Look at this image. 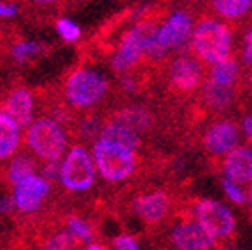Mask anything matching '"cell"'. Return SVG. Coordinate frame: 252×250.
Returning a JSON list of instances; mask_svg holds the SVG:
<instances>
[{"label": "cell", "mask_w": 252, "mask_h": 250, "mask_svg": "<svg viewBox=\"0 0 252 250\" xmlns=\"http://www.w3.org/2000/svg\"><path fill=\"white\" fill-rule=\"evenodd\" d=\"M233 33L226 23L214 18H201L191 35V53L201 63L214 65L220 60L231 56Z\"/></svg>", "instance_id": "cell-1"}, {"label": "cell", "mask_w": 252, "mask_h": 250, "mask_svg": "<svg viewBox=\"0 0 252 250\" xmlns=\"http://www.w3.org/2000/svg\"><path fill=\"white\" fill-rule=\"evenodd\" d=\"M159 25L153 16L138 21L133 28L126 31L119 42L114 56H112V68L118 74H130L135 66L147 56L149 47L158 37Z\"/></svg>", "instance_id": "cell-2"}, {"label": "cell", "mask_w": 252, "mask_h": 250, "mask_svg": "<svg viewBox=\"0 0 252 250\" xmlns=\"http://www.w3.org/2000/svg\"><path fill=\"white\" fill-rule=\"evenodd\" d=\"M109 79L93 68H75L63 82L65 100L75 109H90L98 105L109 93Z\"/></svg>", "instance_id": "cell-3"}, {"label": "cell", "mask_w": 252, "mask_h": 250, "mask_svg": "<svg viewBox=\"0 0 252 250\" xmlns=\"http://www.w3.org/2000/svg\"><path fill=\"white\" fill-rule=\"evenodd\" d=\"M93 159L100 175L107 182H123L130 179L138 166L137 151L105 138H98L93 144Z\"/></svg>", "instance_id": "cell-4"}, {"label": "cell", "mask_w": 252, "mask_h": 250, "mask_svg": "<svg viewBox=\"0 0 252 250\" xmlns=\"http://www.w3.org/2000/svg\"><path fill=\"white\" fill-rule=\"evenodd\" d=\"M27 144L32 153L40 159L60 161L67 151V133L58 119L39 118L28 126Z\"/></svg>", "instance_id": "cell-5"}, {"label": "cell", "mask_w": 252, "mask_h": 250, "mask_svg": "<svg viewBox=\"0 0 252 250\" xmlns=\"http://www.w3.org/2000/svg\"><path fill=\"white\" fill-rule=\"evenodd\" d=\"M96 179V164L93 154L88 153L83 145L74 147L65 154L60 168V180L63 188L72 192H84L94 184Z\"/></svg>", "instance_id": "cell-6"}, {"label": "cell", "mask_w": 252, "mask_h": 250, "mask_svg": "<svg viewBox=\"0 0 252 250\" xmlns=\"http://www.w3.org/2000/svg\"><path fill=\"white\" fill-rule=\"evenodd\" d=\"M193 214L196 220L212 233L217 240L229 238L235 233V215L226 205L216 199H198L193 207Z\"/></svg>", "instance_id": "cell-7"}, {"label": "cell", "mask_w": 252, "mask_h": 250, "mask_svg": "<svg viewBox=\"0 0 252 250\" xmlns=\"http://www.w3.org/2000/svg\"><path fill=\"white\" fill-rule=\"evenodd\" d=\"M201 79H203V68L201 62L194 55H181L170 65L168 82L172 91L177 94L193 93L201 84Z\"/></svg>", "instance_id": "cell-8"}, {"label": "cell", "mask_w": 252, "mask_h": 250, "mask_svg": "<svg viewBox=\"0 0 252 250\" xmlns=\"http://www.w3.org/2000/svg\"><path fill=\"white\" fill-rule=\"evenodd\" d=\"M216 236L205 229L198 220H181L170 233V242L177 250H212Z\"/></svg>", "instance_id": "cell-9"}, {"label": "cell", "mask_w": 252, "mask_h": 250, "mask_svg": "<svg viewBox=\"0 0 252 250\" xmlns=\"http://www.w3.org/2000/svg\"><path fill=\"white\" fill-rule=\"evenodd\" d=\"M51 191L49 180L46 177L40 175H32L28 179H25L23 182H20L18 186H14V205L16 208L23 214H32L40 208V205L44 203V199L47 198Z\"/></svg>", "instance_id": "cell-10"}, {"label": "cell", "mask_w": 252, "mask_h": 250, "mask_svg": "<svg viewBox=\"0 0 252 250\" xmlns=\"http://www.w3.org/2000/svg\"><path fill=\"white\" fill-rule=\"evenodd\" d=\"M193 35V20L189 12L175 11L168 20L158 30V42L165 47L166 51L175 47L186 46Z\"/></svg>", "instance_id": "cell-11"}, {"label": "cell", "mask_w": 252, "mask_h": 250, "mask_svg": "<svg viewBox=\"0 0 252 250\" xmlns=\"http://www.w3.org/2000/svg\"><path fill=\"white\" fill-rule=\"evenodd\" d=\"M135 214L146 224H159L172 208V198L163 189L144 192L133 201Z\"/></svg>", "instance_id": "cell-12"}, {"label": "cell", "mask_w": 252, "mask_h": 250, "mask_svg": "<svg viewBox=\"0 0 252 250\" xmlns=\"http://www.w3.org/2000/svg\"><path fill=\"white\" fill-rule=\"evenodd\" d=\"M240 140L238 126L233 121H217L207 129L203 138L205 149L214 156L228 154Z\"/></svg>", "instance_id": "cell-13"}, {"label": "cell", "mask_w": 252, "mask_h": 250, "mask_svg": "<svg viewBox=\"0 0 252 250\" xmlns=\"http://www.w3.org/2000/svg\"><path fill=\"white\" fill-rule=\"evenodd\" d=\"M222 170L226 179L233 180L236 184L252 182V149L235 147L228 154H224Z\"/></svg>", "instance_id": "cell-14"}, {"label": "cell", "mask_w": 252, "mask_h": 250, "mask_svg": "<svg viewBox=\"0 0 252 250\" xmlns=\"http://www.w3.org/2000/svg\"><path fill=\"white\" fill-rule=\"evenodd\" d=\"M7 112L21 128H28L33 121V94L28 88H16L7 94L4 102Z\"/></svg>", "instance_id": "cell-15"}, {"label": "cell", "mask_w": 252, "mask_h": 250, "mask_svg": "<svg viewBox=\"0 0 252 250\" xmlns=\"http://www.w3.org/2000/svg\"><path fill=\"white\" fill-rule=\"evenodd\" d=\"M21 142V126L9 116L0 110V159H7L16 154Z\"/></svg>", "instance_id": "cell-16"}, {"label": "cell", "mask_w": 252, "mask_h": 250, "mask_svg": "<svg viewBox=\"0 0 252 250\" xmlns=\"http://www.w3.org/2000/svg\"><path fill=\"white\" fill-rule=\"evenodd\" d=\"M110 121L121 123V125L128 126L133 131L137 133H144L149 131L153 128V114L146 109V107H138V105H131L126 107V109L116 112Z\"/></svg>", "instance_id": "cell-17"}, {"label": "cell", "mask_w": 252, "mask_h": 250, "mask_svg": "<svg viewBox=\"0 0 252 250\" xmlns=\"http://www.w3.org/2000/svg\"><path fill=\"white\" fill-rule=\"evenodd\" d=\"M100 138L121 144L128 149H133V151H138V147H140V135H138L137 131H133V129L128 128V126L121 125V123L110 121V119L102 126Z\"/></svg>", "instance_id": "cell-18"}, {"label": "cell", "mask_w": 252, "mask_h": 250, "mask_svg": "<svg viewBox=\"0 0 252 250\" xmlns=\"http://www.w3.org/2000/svg\"><path fill=\"white\" fill-rule=\"evenodd\" d=\"M233 96H235L233 86H222V84H217V82L207 79L203 88V98L212 109H226L233 102Z\"/></svg>", "instance_id": "cell-19"}, {"label": "cell", "mask_w": 252, "mask_h": 250, "mask_svg": "<svg viewBox=\"0 0 252 250\" xmlns=\"http://www.w3.org/2000/svg\"><path fill=\"white\" fill-rule=\"evenodd\" d=\"M210 7L224 20H240L252 7V0H210Z\"/></svg>", "instance_id": "cell-20"}, {"label": "cell", "mask_w": 252, "mask_h": 250, "mask_svg": "<svg viewBox=\"0 0 252 250\" xmlns=\"http://www.w3.org/2000/svg\"><path fill=\"white\" fill-rule=\"evenodd\" d=\"M238 63L233 56H228V58L220 60V62L214 63L212 68H210V75L209 79L217 84H222V86H233L238 77Z\"/></svg>", "instance_id": "cell-21"}, {"label": "cell", "mask_w": 252, "mask_h": 250, "mask_svg": "<svg viewBox=\"0 0 252 250\" xmlns=\"http://www.w3.org/2000/svg\"><path fill=\"white\" fill-rule=\"evenodd\" d=\"M37 164L30 156H16L7 166V182L12 186H18L28 177L35 175Z\"/></svg>", "instance_id": "cell-22"}, {"label": "cell", "mask_w": 252, "mask_h": 250, "mask_svg": "<svg viewBox=\"0 0 252 250\" xmlns=\"http://www.w3.org/2000/svg\"><path fill=\"white\" fill-rule=\"evenodd\" d=\"M77 243L68 229H58L40 238V250H77Z\"/></svg>", "instance_id": "cell-23"}, {"label": "cell", "mask_w": 252, "mask_h": 250, "mask_svg": "<svg viewBox=\"0 0 252 250\" xmlns=\"http://www.w3.org/2000/svg\"><path fill=\"white\" fill-rule=\"evenodd\" d=\"M67 229L70 231L72 236H74L77 242H91V238H93V229H91V226L86 220L81 219V217L70 215L67 219Z\"/></svg>", "instance_id": "cell-24"}, {"label": "cell", "mask_w": 252, "mask_h": 250, "mask_svg": "<svg viewBox=\"0 0 252 250\" xmlns=\"http://www.w3.org/2000/svg\"><path fill=\"white\" fill-rule=\"evenodd\" d=\"M12 53V58L18 60V62H27L28 58L32 56H35L40 53V46L37 42H32V40H20V42H16L11 49Z\"/></svg>", "instance_id": "cell-25"}, {"label": "cell", "mask_w": 252, "mask_h": 250, "mask_svg": "<svg viewBox=\"0 0 252 250\" xmlns=\"http://www.w3.org/2000/svg\"><path fill=\"white\" fill-rule=\"evenodd\" d=\"M56 31L65 42H75L81 37V28L74 21L67 20V18H62V20L56 21Z\"/></svg>", "instance_id": "cell-26"}, {"label": "cell", "mask_w": 252, "mask_h": 250, "mask_svg": "<svg viewBox=\"0 0 252 250\" xmlns=\"http://www.w3.org/2000/svg\"><path fill=\"white\" fill-rule=\"evenodd\" d=\"M222 188H224V192L228 194V198L231 199L233 203L244 205L245 201H247V196H245V192L242 191V189L238 188V184H236V182H233V180L224 179V180H222Z\"/></svg>", "instance_id": "cell-27"}, {"label": "cell", "mask_w": 252, "mask_h": 250, "mask_svg": "<svg viewBox=\"0 0 252 250\" xmlns=\"http://www.w3.org/2000/svg\"><path fill=\"white\" fill-rule=\"evenodd\" d=\"M114 249L116 250H140L138 243L135 242L133 236L130 235H119L114 240Z\"/></svg>", "instance_id": "cell-28"}, {"label": "cell", "mask_w": 252, "mask_h": 250, "mask_svg": "<svg viewBox=\"0 0 252 250\" xmlns=\"http://www.w3.org/2000/svg\"><path fill=\"white\" fill-rule=\"evenodd\" d=\"M244 62L245 65H252V27L245 33L244 40Z\"/></svg>", "instance_id": "cell-29"}, {"label": "cell", "mask_w": 252, "mask_h": 250, "mask_svg": "<svg viewBox=\"0 0 252 250\" xmlns=\"http://www.w3.org/2000/svg\"><path fill=\"white\" fill-rule=\"evenodd\" d=\"M16 14H18V5L12 2L0 0V18H12Z\"/></svg>", "instance_id": "cell-30"}, {"label": "cell", "mask_w": 252, "mask_h": 250, "mask_svg": "<svg viewBox=\"0 0 252 250\" xmlns=\"http://www.w3.org/2000/svg\"><path fill=\"white\" fill-rule=\"evenodd\" d=\"M14 207H16L14 198H11V196H4V198H0V212H2V214H7V212H11Z\"/></svg>", "instance_id": "cell-31"}, {"label": "cell", "mask_w": 252, "mask_h": 250, "mask_svg": "<svg viewBox=\"0 0 252 250\" xmlns=\"http://www.w3.org/2000/svg\"><path fill=\"white\" fill-rule=\"evenodd\" d=\"M242 128H244L245 135H247L249 138H252V114L244 119V125H242Z\"/></svg>", "instance_id": "cell-32"}, {"label": "cell", "mask_w": 252, "mask_h": 250, "mask_svg": "<svg viewBox=\"0 0 252 250\" xmlns=\"http://www.w3.org/2000/svg\"><path fill=\"white\" fill-rule=\"evenodd\" d=\"M30 2H33L39 7H49V5H56L60 0H30Z\"/></svg>", "instance_id": "cell-33"}, {"label": "cell", "mask_w": 252, "mask_h": 250, "mask_svg": "<svg viewBox=\"0 0 252 250\" xmlns=\"http://www.w3.org/2000/svg\"><path fill=\"white\" fill-rule=\"evenodd\" d=\"M86 250H105L102 245H98V243H90V245L86 247Z\"/></svg>", "instance_id": "cell-34"}, {"label": "cell", "mask_w": 252, "mask_h": 250, "mask_svg": "<svg viewBox=\"0 0 252 250\" xmlns=\"http://www.w3.org/2000/svg\"><path fill=\"white\" fill-rule=\"evenodd\" d=\"M249 196H251V201H252V184H251V189H249Z\"/></svg>", "instance_id": "cell-35"}, {"label": "cell", "mask_w": 252, "mask_h": 250, "mask_svg": "<svg viewBox=\"0 0 252 250\" xmlns=\"http://www.w3.org/2000/svg\"><path fill=\"white\" fill-rule=\"evenodd\" d=\"M251 84H252V74H251Z\"/></svg>", "instance_id": "cell-36"}, {"label": "cell", "mask_w": 252, "mask_h": 250, "mask_svg": "<svg viewBox=\"0 0 252 250\" xmlns=\"http://www.w3.org/2000/svg\"><path fill=\"white\" fill-rule=\"evenodd\" d=\"M249 140H251V145H252V138H249Z\"/></svg>", "instance_id": "cell-37"}]
</instances>
